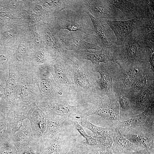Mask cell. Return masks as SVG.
<instances>
[{
	"instance_id": "1",
	"label": "cell",
	"mask_w": 154,
	"mask_h": 154,
	"mask_svg": "<svg viewBox=\"0 0 154 154\" xmlns=\"http://www.w3.org/2000/svg\"><path fill=\"white\" fill-rule=\"evenodd\" d=\"M139 28L128 35L122 44L116 45L110 50L114 61L119 67L131 64L148 62L153 45L144 38Z\"/></svg>"
},
{
	"instance_id": "2",
	"label": "cell",
	"mask_w": 154,
	"mask_h": 154,
	"mask_svg": "<svg viewBox=\"0 0 154 154\" xmlns=\"http://www.w3.org/2000/svg\"><path fill=\"white\" fill-rule=\"evenodd\" d=\"M64 55L72 62L74 86L79 98L89 103L94 98L102 96L99 83V75L92 63L86 60L78 59L68 51Z\"/></svg>"
},
{
	"instance_id": "3",
	"label": "cell",
	"mask_w": 154,
	"mask_h": 154,
	"mask_svg": "<svg viewBox=\"0 0 154 154\" xmlns=\"http://www.w3.org/2000/svg\"><path fill=\"white\" fill-rule=\"evenodd\" d=\"M55 30L57 32L68 30L70 33L85 35L91 42L96 40V35L91 20L79 2L57 14L54 20Z\"/></svg>"
},
{
	"instance_id": "4",
	"label": "cell",
	"mask_w": 154,
	"mask_h": 154,
	"mask_svg": "<svg viewBox=\"0 0 154 154\" xmlns=\"http://www.w3.org/2000/svg\"><path fill=\"white\" fill-rule=\"evenodd\" d=\"M80 103L77 101H69L59 99H44L38 97L36 103L38 107L46 115H54L66 120L80 116L90 108L89 103H82L73 105L70 103Z\"/></svg>"
},
{
	"instance_id": "5",
	"label": "cell",
	"mask_w": 154,
	"mask_h": 154,
	"mask_svg": "<svg viewBox=\"0 0 154 154\" xmlns=\"http://www.w3.org/2000/svg\"><path fill=\"white\" fill-rule=\"evenodd\" d=\"M47 67H34L35 77L39 92L38 97L44 99H59L70 101L79 100L78 98L62 90L57 84Z\"/></svg>"
},
{
	"instance_id": "6",
	"label": "cell",
	"mask_w": 154,
	"mask_h": 154,
	"mask_svg": "<svg viewBox=\"0 0 154 154\" xmlns=\"http://www.w3.org/2000/svg\"><path fill=\"white\" fill-rule=\"evenodd\" d=\"M17 70L21 80V92L18 95L22 102V113L27 115L31 107L36 104V100L39 95L35 77L34 67L27 64Z\"/></svg>"
},
{
	"instance_id": "7",
	"label": "cell",
	"mask_w": 154,
	"mask_h": 154,
	"mask_svg": "<svg viewBox=\"0 0 154 154\" xmlns=\"http://www.w3.org/2000/svg\"><path fill=\"white\" fill-rule=\"evenodd\" d=\"M47 68L55 82L62 90L79 98L74 84L72 63L64 54L53 60Z\"/></svg>"
},
{
	"instance_id": "8",
	"label": "cell",
	"mask_w": 154,
	"mask_h": 154,
	"mask_svg": "<svg viewBox=\"0 0 154 154\" xmlns=\"http://www.w3.org/2000/svg\"><path fill=\"white\" fill-rule=\"evenodd\" d=\"M112 5L121 15L123 20L134 18L149 20L154 15L153 0H110Z\"/></svg>"
},
{
	"instance_id": "9",
	"label": "cell",
	"mask_w": 154,
	"mask_h": 154,
	"mask_svg": "<svg viewBox=\"0 0 154 154\" xmlns=\"http://www.w3.org/2000/svg\"><path fill=\"white\" fill-rule=\"evenodd\" d=\"M89 103L90 108L80 116V118L97 115L109 123L110 127L120 121L119 106L115 99L100 96L94 98Z\"/></svg>"
},
{
	"instance_id": "10",
	"label": "cell",
	"mask_w": 154,
	"mask_h": 154,
	"mask_svg": "<svg viewBox=\"0 0 154 154\" xmlns=\"http://www.w3.org/2000/svg\"><path fill=\"white\" fill-rule=\"evenodd\" d=\"M85 11L97 18L110 21H122L120 13L110 0H79Z\"/></svg>"
},
{
	"instance_id": "11",
	"label": "cell",
	"mask_w": 154,
	"mask_h": 154,
	"mask_svg": "<svg viewBox=\"0 0 154 154\" xmlns=\"http://www.w3.org/2000/svg\"><path fill=\"white\" fill-rule=\"evenodd\" d=\"M122 134L133 144L154 154V125L137 127Z\"/></svg>"
},
{
	"instance_id": "12",
	"label": "cell",
	"mask_w": 154,
	"mask_h": 154,
	"mask_svg": "<svg viewBox=\"0 0 154 154\" xmlns=\"http://www.w3.org/2000/svg\"><path fill=\"white\" fill-rule=\"evenodd\" d=\"M27 115L37 154L42 145V136L46 127V115L36 104L31 107Z\"/></svg>"
},
{
	"instance_id": "13",
	"label": "cell",
	"mask_w": 154,
	"mask_h": 154,
	"mask_svg": "<svg viewBox=\"0 0 154 154\" xmlns=\"http://www.w3.org/2000/svg\"><path fill=\"white\" fill-rule=\"evenodd\" d=\"M144 63L131 64L124 67H117L113 81L114 94L118 92L128 93L140 67Z\"/></svg>"
},
{
	"instance_id": "14",
	"label": "cell",
	"mask_w": 154,
	"mask_h": 154,
	"mask_svg": "<svg viewBox=\"0 0 154 154\" xmlns=\"http://www.w3.org/2000/svg\"><path fill=\"white\" fill-rule=\"evenodd\" d=\"M86 12L93 24L96 43L102 50L110 51L117 45L116 39L112 30L105 20L95 18Z\"/></svg>"
},
{
	"instance_id": "15",
	"label": "cell",
	"mask_w": 154,
	"mask_h": 154,
	"mask_svg": "<svg viewBox=\"0 0 154 154\" xmlns=\"http://www.w3.org/2000/svg\"><path fill=\"white\" fill-rule=\"evenodd\" d=\"M149 20L145 18H134L124 21L105 20L113 32L118 45H121L130 33L137 29L144 26Z\"/></svg>"
},
{
	"instance_id": "16",
	"label": "cell",
	"mask_w": 154,
	"mask_h": 154,
	"mask_svg": "<svg viewBox=\"0 0 154 154\" xmlns=\"http://www.w3.org/2000/svg\"><path fill=\"white\" fill-rule=\"evenodd\" d=\"M58 35L64 51L102 50L96 43H90L85 40L87 37L84 34L70 33L62 30L58 32Z\"/></svg>"
},
{
	"instance_id": "17",
	"label": "cell",
	"mask_w": 154,
	"mask_h": 154,
	"mask_svg": "<svg viewBox=\"0 0 154 154\" xmlns=\"http://www.w3.org/2000/svg\"><path fill=\"white\" fill-rule=\"evenodd\" d=\"M93 65L95 71L100 75L99 83L102 96L115 99L113 91V81L118 65L114 62L109 61L107 63Z\"/></svg>"
},
{
	"instance_id": "18",
	"label": "cell",
	"mask_w": 154,
	"mask_h": 154,
	"mask_svg": "<svg viewBox=\"0 0 154 154\" xmlns=\"http://www.w3.org/2000/svg\"><path fill=\"white\" fill-rule=\"evenodd\" d=\"M154 104L141 113L133 116L123 121H119L112 127L118 130L122 134L135 127L154 125Z\"/></svg>"
},
{
	"instance_id": "19",
	"label": "cell",
	"mask_w": 154,
	"mask_h": 154,
	"mask_svg": "<svg viewBox=\"0 0 154 154\" xmlns=\"http://www.w3.org/2000/svg\"><path fill=\"white\" fill-rule=\"evenodd\" d=\"M154 83V70L149 62L144 63L140 67L128 94L132 96H135Z\"/></svg>"
},
{
	"instance_id": "20",
	"label": "cell",
	"mask_w": 154,
	"mask_h": 154,
	"mask_svg": "<svg viewBox=\"0 0 154 154\" xmlns=\"http://www.w3.org/2000/svg\"><path fill=\"white\" fill-rule=\"evenodd\" d=\"M27 118L23 121V126L15 135L14 143L18 154L28 150L34 151L36 153L30 122Z\"/></svg>"
},
{
	"instance_id": "21",
	"label": "cell",
	"mask_w": 154,
	"mask_h": 154,
	"mask_svg": "<svg viewBox=\"0 0 154 154\" xmlns=\"http://www.w3.org/2000/svg\"><path fill=\"white\" fill-rule=\"evenodd\" d=\"M67 51L78 59L91 61L93 65L100 63H106L109 61L114 62L111 52L108 50H81Z\"/></svg>"
},
{
	"instance_id": "22",
	"label": "cell",
	"mask_w": 154,
	"mask_h": 154,
	"mask_svg": "<svg viewBox=\"0 0 154 154\" xmlns=\"http://www.w3.org/2000/svg\"><path fill=\"white\" fill-rule=\"evenodd\" d=\"M131 96L134 116L141 113L154 104V83L135 96Z\"/></svg>"
},
{
	"instance_id": "23",
	"label": "cell",
	"mask_w": 154,
	"mask_h": 154,
	"mask_svg": "<svg viewBox=\"0 0 154 154\" xmlns=\"http://www.w3.org/2000/svg\"><path fill=\"white\" fill-rule=\"evenodd\" d=\"M70 141V137L63 128L54 138L43 145L39 154H61Z\"/></svg>"
},
{
	"instance_id": "24",
	"label": "cell",
	"mask_w": 154,
	"mask_h": 154,
	"mask_svg": "<svg viewBox=\"0 0 154 154\" xmlns=\"http://www.w3.org/2000/svg\"><path fill=\"white\" fill-rule=\"evenodd\" d=\"M112 127L113 142L111 149L113 154H123L142 149L130 142L118 130Z\"/></svg>"
},
{
	"instance_id": "25",
	"label": "cell",
	"mask_w": 154,
	"mask_h": 154,
	"mask_svg": "<svg viewBox=\"0 0 154 154\" xmlns=\"http://www.w3.org/2000/svg\"><path fill=\"white\" fill-rule=\"evenodd\" d=\"M46 115V127L42 136V147L44 144L53 139L62 131L64 123L67 120L64 118L56 115L51 114Z\"/></svg>"
},
{
	"instance_id": "26",
	"label": "cell",
	"mask_w": 154,
	"mask_h": 154,
	"mask_svg": "<svg viewBox=\"0 0 154 154\" xmlns=\"http://www.w3.org/2000/svg\"><path fill=\"white\" fill-rule=\"evenodd\" d=\"M50 29L47 27L44 28V37L48 47V50L55 59L62 56L65 51L58 36V32Z\"/></svg>"
},
{
	"instance_id": "27",
	"label": "cell",
	"mask_w": 154,
	"mask_h": 154,
	"mask_svg": "<svg viewBox=\"0 0 154 154\" xmlns=\"http://www.w3.org/2000/svg\"><path fill=\"white\" fill-rule=\"evenodd\" d=\"M114 94L119 106L120 121L126 120L134 116L131 96L128 93L123 92H117Z\"/></svg>"
},
{
	"instance_id": "28",
	"label": "cell",
	"mask_w": 154,
	"mask_h": 154,
	"mask_svg": "<svg viewBox=\"0 0 154 154\" xmlns=\"http://www.w3.org/2000/svg\"><path fill=\"white\" fill-rule=\"evenodd\" d=\"M54 59L47 50H39L33 55L32 64L31 65L35 67H46Z\"/></svg>"
},
{
	"instance_id": "29",
	"label": "cell",
	"mask_w": 154,
	"mask_h": 154,
	"mask_svg": "<svg viewBox=\"0 0 154 154\" xmlns=\"http://www.w3.org/2000/svg\"><path fill=\"white\" fill-rule=\"evenodd\" d=\"M27 118V115H13V117H9L7 119V129L10 138L14 142L15 133L19 131L23 126V121Z\"/></svg>"
},
{
	"instance_id": "30",
	"label": "cell",
	"mask_w": 154,
	"mask_h": 154,
	"mask_svg": "<svg viewBox=\"0 0 154 154\" xmlns=\"http://www.w3.org/2000/svg\"><path fill=\"white\" fill-rule=\"evenodd\" d=\"M80 118L81 120L82 126L90 130L94 135V137H101L112 131V127H102L95 125L90 122L87 117H81Z\"/></svg>"
},
{
	"instance_id": "31",
	"label": "cell",
	"mask_w": 154,
	"mask_h": 154,
	"mask_svg": "<svg viewBox=\"0 0 154 154\" xmlns=\"http://www.w3.org/2000/svg\"><path fill=\"white\" fill-rule=\"evenodd\" d=\"M99 150L98 145L88 146L74 142L69 151L70 154H98Z\"/></svg>"
},
{
	"instance_id": "32",
	"label": "cell",
	"mask_w": 154,
	"mask_h": 154,
	"mask_svg": "<svg viewBox=\"0 0 154 154\" xmlns=\"http://www.w3.org/2000/svg\"><path fill=\"white\" fill-rule=\"evenodd\" d=\"M94 137L96 139L99 147L111 149L113 142L112 128L110 133L101 137Z\"/></svg>"
},
{
	"instance_id": "33",
	"label": "cell",
	"mask_w": 154,
	"mask_h": 154,
	"mask_svg": "<svg viewBox=\"0 0 154 154\" xmlns=\"http://www.w3.org/2000/svg\"><path fill=\"white\" fill-rule=\"evenodd\" d=\"M7 119L0 112V142H6L11 139L8 133Z\"/></svg>"
},
{
	"instance_id": "34",
	"label": "cell",
	"mask_w": 154,
	"mask_h": 154,
	"mask_svg": "<svg viewBox=\"0 0 154 154\" xmlns=\"http://www.w3.org/2000/svg\"><path fill=\"white\" fill-rule=\"evenodd\" d=\"M0 154H18L13 141L11 139L0 142Z\"/></svg>"
},
{
	"instance_id": "35",
	"label": "cell",
	"mask_w": 154,
	"mask_h": 154,
	"mask_svg": "<svg viewBox=\"0 0 154 154\" xmlns=\"http://www.w3.org/2000/svg\"><path fill=\"white\" fill-rule=\"evenodd\" d=\"M69 120L71 123L73 127L77 130L85 139L89 135L84 130L83 127L79 125L76 119V117L71 118Z\"/></svg>"
},
{
	"instance_id": "36",
	"label": "cell",
	"mask_w": 154,
	"mask_h": 154,
	"mask_svg": "<svg viewBox=\"0 0 154 154\" xmlns=\"http://www.w3.org/2000/svg\"><path fill=\"white\" fill-rule=\"evenodd\" d=\"M83 144L88 146H96L98 145V142L93 137L88 136L83 141Z\"/></svg>"
},
{
	"instance_id": "37",
	"label": "cell",
	"mask_w": 154,
	"mask_h": 154,
	"mask_svg": "<svg viewBox=\"0 0 154 154\" xmlns=\"http://www.w3.org/2000/svg\"><path fill=\"white\" fill-rule=\"evenodd\" d=\"M148 151L145 148L142 149L137 151L129 152L123 154H147Z\"/></svg>"
},
{
	"instance_id": "38",
	"label": "cell",
	"mask_w": 154,
	"mask_h": 154,
	"mask_svg": "<svg viewBox=\"0 0 154 154\" xmlns=\"http://www.w3.org/2000/svg\"><path fill=\"white\" fill-rule=\"evenodd\" d=\"M98 154H113L111 149L99 147Z\"/></svg>"
},
{
	"instance_id": "39",
	"label": "cell",
	"mask_w": 154,
	"mask_h": 154,
	"mask_svg": "<svg viewBox=\"0 0 154 154\" xmlns=\"http://www.w3.org/2000/svg\"><path fill=\"white\" fill-rule=\"evenodd\" d=\"M34 41L35 44L37 46H40L42 44V39L38 34H36V36L35 37Z\"/></svg>"
},
{
	"instance_id": "40",
	"label": "cell",
	"mask_w": 154,
	"mask_h": 154,
	"mask_svg": "<svg viewBox=\"0 0 154 154\" xmlns=\"http://www.w3.org/2000/svg\"><path fill=\"white\" fill-rule=\"evenodd\" d=\"M151 55L150 56L149 60L148 61V62H149L151 69L153 70H154V50L153 49H151Z\"/></svg>"
},
{
	"instance_id": "41",
	"label": "cell",
	"mask_w": 154,
	"mask_h": 154,
	"mask_svg": "<svg viewBox=\"0 0 154 154\" xmlns=\"http://www.w3.org/2000/svg\"><path fill=\"white\" fill-rule=\"evenodd\" d=\"M31 151L29 150L25 151L22 152L20 154H31Z\"/></svg>"
},
{
	"instance_id": "42",
	"label": "cell",
	"mask_w": 154,
	"mask_h": 154,
	"mask_svg": "<svg viewBox=\"0 0 154 154\" xmlns=\"http://www.w3.org/2000/svg\"><path fill=\"white\" fill-rule=\"evenodd\" d=\"M3 87L1 86L0 83V99L1 98V97L3 95V94H1V90L3 89Z\"/></svg>"
},
{
	"instance_id": "43",
	"label": "cell",
	"mask_w": 154,
	"mask_h": 154,
	"mask_svg": "<svg viewBox=\"0 0 154 154\" xmlns=\"http://www.w3.org/2000/svg\"><path fill=\"white\" fill-rule=\"evenodd\" d=\"M31 154H37L34 151H31Z\"/></svg>"
},
{
	"instance_id": "44",
	"label": "cell",
	"mask_w": 154,
	"mask_h": 154,
	"mask_svg": "<svg viewBox=\"0 0 154 154\" xmlns=\"http://www.w3.org/2000/svg\"><path fill=\"white\" fill-rule=\"evenodd\" d=\"M66 154H70V152L69 151Z\"/></svg>"
}]
</instances>
